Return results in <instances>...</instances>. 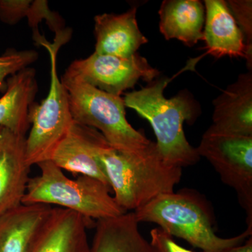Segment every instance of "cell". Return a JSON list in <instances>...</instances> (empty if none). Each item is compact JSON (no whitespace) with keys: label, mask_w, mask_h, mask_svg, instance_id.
Returning a JSON list of instances; mask_svg holds the SVG:
<instances>
[{"label":"cell","mask_w":252,"mask_h":252,"mask_svg":"<svg viewBox=\"0 0 252 252\" xmlns=\"http://www.w3.org/2000/svg\"><path fill=\"white\" fill-rule=\"evenodd\" d=\"M167 77L157 78L146 87L126 94V107L134 109L153 127L157 146L164 161L183 168L200 160L196 148L186 138L184 123L193 122L198 115L196 104L188 93L167 99L164 90L170 82Z\"/></svg>","instance_id":"6da1fadb"},{"label":"cell","mask_w":252,"mask_h":252,"mask_svg":"<svg viewBox=\"0 0 252 252\" xmlns=\"http://www.w3.org/2000/svg\"><path fill=\"white\" fill-rule=\"evenodd\" d=\"M99 159L114 200L127 212L173 193L182 177V168L164 161L157 144L152 142L137 154L119 152L107 142L99 152Z\"/></svg>","instance_id":"7a4b0ae2"},{"label":"cell","mask_w":252,"mask_h":252,"mask_svg":"<svg viewBox=\"0 0 252 252\" xmlns=\"http://www.w3.org/2000/svg\"><path fill=\"white\" fill-rule=\"evenodd\" d=\"M210 211L198 194L183 190L160 195L133 212L139 223H156L171 236L183 239L204 252H228L252 236L248 228L233 238L217 236Z\"/></svg>","instance_id":"3957f363"},{"label":"cell","mask_w":252,"mask_h":252,"mask_svg":"<svg viewBox=\"0 0 252 252\" xmlns=\"http://www.w3.org/2000/svg\"><path fill=\"white\" fill-rule=\"evenodd\" d=\"M37 165L40 175L30 178L23 205H57L89 220L114 218L127 212L103 182L84 175L71 180L51 160Z\"/></svg>","instance_id":"277c9868"},{"label":"cell","mask_w":252,"mask_h":252,"mask_svg":"<svg viewBox=\"0 0 252 252\" xmlns=\"http://www.w3.org/2000/svg\"><path fill=\"white\" fill-rule=\"evenodd\" d=\"M61 80L67 91L74 122L100 131L119 152L137 154L148 148L152 141L127 122L121 96L107 94L66 73Z\"/></svg>","instance_id":"5b68a950"},{"label":"cell","mask_w":252,"mask_h":252,"mask_svg":"<svg viewBox=\"0 0 252 252\" xmlns=\"http://www.w3.org/2000/svg\"><path fill=\"white\" fill-rule=\"evenodd\" d=\"M67 33L56 36L54 44L46 41L42 45L49 51L51 83L49 94L40 103L32 104L29 109L31 131L26 137V160L30 166L49 160L54 149L65 136L73 123L67 91L59 77L57 54L69 40Z\"/></svg>","instance_id":"8992f818"},{"label":"cell","mask_w":252,"mask_h":252,"mask_svg":"<svg viewBox=\"0 0 252 252\" xmlns=\"http://www.w3.org/2000/svg\"><path fill=\"white\" fill-rule=\"evenodd\" d=\"M196 149L223 183L236 191L246 211L248 228L252 230V136L222 133L210 126Z\"/></svg>","instance_id":"52a82bcc"},{"label":"cell","mask_w":252,"mask_h":252,"mask_svg":"<svg viewBox=\"0 0 252 252\" xmlns=\"http://www.w3.org/2000/svg\"><path fill=\"white\" fill-rule=\"evenodd\" d=\"M64 73L117 96L133 88L140 79L149 83L160 74L137 53L122 58L94 52L86 59L73 61Z\"/></svg>","instance_id":"ba28073f"},{"label":"cell","mask_w":252,"mask_h":252,"mask_svg":"<svg viewBox=\"0 0 252 252\" xmlns=\"http://www.w3.org/2000/svg\"><path fill=\"white\" fill-rule=\"evenodd\" d=\"M107 142L95 129L74 122L54 149L49 160L61 170L93 177L109 187L99 159V152Z\"/></svg>","instance_id":"9c48e42d"},{"label":"cell","mask_w":252,"mask_h":252,"mask_svg":"<svg viewBox=\"0 0 252 252\" xmlns=\"http://www.w3.org/2000/svg\"><path fill=\"white\" fill-rule=\"evenodd\" d=\"M26 136L0 127V217L23 204L31 167Z\"/></svg>","instance_id":"30bf717a"},{"label":"cell","mask_w":252,"mask_h":252,"mask_svg":"<svg viewBox=\"0 0 252 252\" xmlns=\"http://www.w3.org/2000/svg\"><path fill=\"white\" fill-rule=\"evenodd\" d=\"M203 41L207 54L217 59L245 58L252 71V55L249 54L245 38L226 2L223 0H205Z\"/></svg>","instance_id":"8fae6325"},{"label":"cell","mask_w":252,"mask_h":252,"mask_svg":"<svg viewBox=\"0 0 252 252\" xmlns=\"http://www.w3.org/2000/svg\"><path fill=\"white\" fill-rule=\"evenodd\" d=\"M137 10L133 6L124 14H103L94 17V53L130 58L148 42L137 24Z\"/></svg>","instance_id":"7c38bea8"},{"label":"cell","mask_w":252,"mask_h":252,"mask_svg":"<svg viewBox=\"0 0 252 252\" xmlns=\"http://www.w3.org/2000/svg\"><path fill=\"white\" fill-rule=\"evenodd\" d=\"M215 130L222 133L252 136V74H240L213 102Z\"/></svg>","instance_id":"4fadbf2b"},{"label":"cell","mask_w":252,"mask_h":252,"mask_svg":"<svg viewBox=\"0 0 252 252\" xmlns=\"http://www.w3.org/2000/svg\"><path fill=\"white\" fill-rule=\"evenodd\" d=\"M91 221L77 212L54 207L30 252H90L87 228Z\"/></svg>","instance_id":"5bb4252c"},{"label":"cell","mask_w":252,"mask_h":252,"mask_svg":"<svg viewBox=\"0 0 252 252\" xmlns=\"http://www.w3.org/2000/svg\"><path fill=\"white\" fill-rule=\"evenodd\" d=\"M54 207L22 205L0 217V252H30Z\"/></svg>","instance_id":"9a60e30c"},{"label":"cell","mask_w":252,"mask_h":252,"mask_svg":"<svg viewBox=\"0 0 252 252\" xmlns=\"http://www.w3.org/2000/svg\"><path fill=\"white\" fill-rule=\"evenodd\" d=\"M0 98V127L26 136L31 124L29 109L38 92L36 70L26 67L11 76Z\"/></svg>","instance_id":"2e32d148"},{"label":"cell","mask_w":252,"mask_h":252,"mask_svg":"<svg viewBox=\"0 0 252 252\" xmlns=\"http://www.w3.org/2000/svg\"><path fill=\"white\" fill-rule=\"evenodd\" d=\"M159 28L167 40L178 39L192 47L203 41L205 9L198 0H165L159 10Z\"/></svg>","instance_id":"e0dca14e"},{"label":"cell","mask_w":252,"mask_h":252,"mask_svg":"<svg viewBox=\"0 0 252 252\" xmlns=\"http://www.w3.org/2000/svg\"><path fill=\"white\" fill-rule=\"evenodd\" d=\"M138 224L133 212L97 220L90 252H156Z\"/></svg>","instance_id":"ac0fdd59"},{"label":"cell","mask_w":252,"mask_h":252,"mask_svg":"<svg viewBox=\"0 0 252 252\" xmlns=\"http://www.w3.org/2000/svg\"><path fill=\"white\" fill-rule=\"evenodd\" d=\"M27 18L30 27L32 28L34 32V39L37 44H42L46 40L39 34L38 31V25L42 19H46L47 24L51 31L56 32V35L62 32L63 20L61 16L54 11H51L48 5V1L44 0H36L32 1L29 11H28Z\"/></svg>","instance_id":"d6986e66"},{"label":"cell","mask_w":252,"mask_h":252,"mask_svg":"<svg viewBox=\"0 0 252 252\" xmlns=\"http://www.w3.org/2000/svg\"><path fill=\"white\" fill-rule=\"evenodd\" d=\"M38 58L39 54L34 50H6L0 56V91L4 87L6 78L30 67Z\"/></svg>","instance_id":"ffe728a7"},{"label":"cell","mask_w":252,"mask_h":252,"mask_svg":"<svg viewBox=\"0 0 252 252\" xmlns=\"http://www.w3.org/2000/svg\"><path fill=\"white\" fill-rule=\"evenodd\" d=\"M225 2L243 32L249 54L252 55V1L229 0Z\"/></svg>","instance_id":"44dd1931"},{"label":"cell","mask_w":252,"mask_h":252,"mask_svg":"<svg viewBox=\"0 0 252 252\" xmlns=\"http://www.w3.org/2000/svg\"><path fill=\"white\" fill-rule=\"evenodd\" d=\"M31 0H0V21L14 26L27 17Z\"/></svg>","instance_id":"7402d4cb"},{"label":"cell","mask_w":252,"mask_h":252,"mask_svg":"<svg viewBox=\"0 0 252 252\" xmlns=\"http://www.w3.org/2000/svg\"><path fill=\"white\" fill-rule=\"evenodd\" d=\"M151 245L156 252H194L182 248L178 245L173 237L161 228H154L151 230Z\"/></svg>","instance_id":"603a6c76"},{"label":"cell","mask_w":252,"mask_h":252,"mask_svg":"<svg viewBox=\"0 0 252 252\" xmlns=\"http://www.w3.org/2000/svg\"><path fill=\"white\" fill-rule=\"evenodd\" d=\"M228 252H252V237H249L243 245L235 247Z\"/></svg>","instance_id":"cb8c5ba5"},{"label":"cell","mask_w":252,"mask_h":252,"mask_svg":"<svg viewBox=\"0 0 252 252\" xmlns=\"http://www.w3.org/2000/svg\"></svg>","instance_id":"d4e9b609"}]
</instances>
